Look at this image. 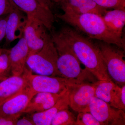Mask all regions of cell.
I'll return each mask as SVG.
<instances>
[{
	"mask_svg": "<svg viewBox=\"0 0 125 125\" xmlns=\"http://www.w3.org/2000/svg\"><path fill=\"white\" fill-rule=\"evenodd\" d=\"M57 32L70 46L80 62L99 80L112 81L96 43L70 27H62Z\"/></svg>",
	"mask_w": 125,
	"mask_h": 125,
	"instance_id": "cell-1",
	"label": "cell"
},
{
	"mask_svg": "<svg viewBox=\"0 0 125 125\" xmlns=\"http://www.w3.org/2000/svg\"><path fill=\"white\" fill-rule=\"evenodd\" d=\"M10 49L3 48L0 54V75L8 77L11 72V67L10 57Z\"/></svg>",
	"mask_w": 125,
	"mask_h": 125,
	"instance_id": "cell-21",
	"label": "cell"
},
{
	"mask_svg": "<svg viewBox=\"0 0 125 125\" xmlns=\"http://www.w3.org/2000/svg\"><path fill=\"white\" fill-rule=\"evenodd\" d=\"M16 7L13 0H0V17L9 14Z\"/></svg>",
	"mask_w": 125,
	"mask_h": 125,
	"instance_id": "cell-24",
	"label": "cell"
},
{
	"mask_svg": "<svg viewBox=\"0 0 125 125\" xmlns=\"http://www.w3.org/2000/svg\"><path fill=\"white\" fill-rule=\"evenodd\" d=\"M28 86L24 72L20 75H12L0 82V105L20 93Z\"/></svg>",
	"mask_w": 125,
	"mask_h": 125,
	"instance_id": "cell-14",
	"label": "cell"
},
{
	"mask_svg": "<svg viewBox=\"0 0 125 125\" xmlns=\"http://www.w3.org/2000/svg\"><path fill=\"white\" fill-rule=\"evenodd\" d=\"M60 5L63 13L69 14L92 13L102 16L107 10L100 7L93 0H65Z\"/></svg>",
	"mask_w": 125,
	"mask_h": 125,
	"instance_id": "cell-15",
	"label": "cell"
},
{
	"mask_svg": "<svg viewBox=\"0 0 125 125\" xmlns=\"http://www.w3.org/2000/svg\"><path fill=\"white\" fill-rule=\"evenodd\" d=\"M94 96V83L83 82L69 90V106L78 113L88 112L90 104Z\"/></svg>",
	"mask_w": 125,
	"mask_h": 125,
	"instance_id": "cell-11",
	"label": "cell"
},
{
	"mask_svg": "<svg viewBox=\"0 0 125 125\" xmlns=\"http://www.w3.org/2000/svg\"><path fill=\"white\" fill-rule=\"evenodd\" d=\"M52 39L58 53L57 67L62 76L67 79L85 81L88 78L87 69H82L80 62L72 48L57 31H50Z\"/></svg>",
	"mask_w": 125,
	"mask_h": 125,
	"instance_id": "cell-3",
	"label": "cell"
},
{
	"mask_svg": "<svg viewBox=\"0 0 125 125\" xmlns=\"http://www.w3.org/2000/svg\"><path fill=\"white\" fill-rule=\"evenodd\" d=\"M102 17L110 31L118 37L123 38L125 24V9L107 10Z\"/></svg>",
	"mask_w": 125,
	"mask_h": 125,
	"instance_id": "cell-19",
	"label": "cell"
},
{
	"mask_svg": "<svg viewBox=\"0 0 125 125\" xmlns=\"http://www.w3.org/2000/svg\"><path fill=\"white\" fill-rule=\"evenodd\" d=\"M36 94L28 85L17 96L0 105V116L19 118Z\"/></svg>",
	"mask_w": 125,
	"mask_h": 125,
	"instance_id": "cell-12",
	"label": "cell"
},
{
	"mask_svg": "<svg viewBox=\"0 0 125 125\" xmlns=\"http://www.w3.org/2000/svg\"><path fill=\"white\" fill-rule=\"evenodd\" d=\"M56 16L71 25L77 31L85 34L90 38L115 45L125 51V41L110 31L102 16L88 13L75 14H58Z\"/></svg>",
	"mask_w": 125,
	"mask_h": 125,
	"instance_id": "cell-2",
	"label": "cell"
},
{
	"mask_svg": "<svg viewBox=\"0 0 125 125\" xmlns=\"http://www.w3.org/2000/svg\"><path fill=\"white\" fill-rule=\"evenodd\" d=\"M8 15L0 17V42L5 36L6 28Z\"/></svg>",
	"mask_w": 125,
	"mask_h": 125,
	"instance_id": "cell-25",
	"label": "cell"
},
{
	"mask_svg": "<svg viewBox=\"0 0 125 125\" xmlns=\"http://www.w3.org/2000/svg\"><path fill=\"white\" fill-rule=\"evenodd\" d=\"M40 4L45 7L52 10L54 3L52 0H37Z\"/></svg>",
	"mask_w": 125,
	"mask_h": 125,
	"instance_id": "cell-28",
	"label": "cell"
},
{
	"mask_svg": "<svg viewBox=\"0 0 125 125\" xmlns=\"http://www.w3.org/2000/svg\"><path fill=\"white\" fill-rule=\"evenodd\" d=\"M28 21L27 15L16 7L8 14L6 28L5 45L7 46L16 39L23 37Z\"/></svg>",
	"mask_w": 125,
	"mask_h": 125,
	"instance_id": "cell-13",
	"label": "cell"
},
{
	"mask_svg": "<svg viewBox=\"0 0 125 125\" xmlns=\"http://www.w3.org/2000/svg\"><path fill=\"white\" fill-rule=\"evenodd\" d=\"M24 72L28 81V85L36 94L48 93L60 94L65 93L85 81L60 76L33 74L27 67Z\"/></svg>",
	"mask_w": 125,
	"mask_h": 125,
	"instance_id": "cell-5",
	"label": "cell"
},
{
	"mask_svg": "<svg viewBox=\"0 0 125 125\" xmlns=\"http://www.w3.org/2000/svg\"><path fill=\"white\" fill-rule=\"evenodd\" d=\"M96 43L112 80L120 87L125 85V51L115 45L102 41H98Z\"/></svg>",
	"mask_w": 125,
	"mask_h": 125,
	"instance_id": "cell-6",
	"label": "cell"
},
{
	"mask_svg": "<svg viewBox=\"0 0 125 125\" xmlns=\"http://www.w3.org/2000/svg\"><path fill=\"white\" fill-rule=\"evenodd\" d=\"M94 85L95 96L112 107L125 111V84L120 87L112 81L99 80Z\"/></svg>",
	"mask_w": 125,
	"mask_h": 125,
	"instance_id": "cell-8",
	"label": "cell"
},
{
	"mask_svg": "<svg viewBox=\"0 0 125 125\" xmlns=\"http://www.w3.org/2000/svg\"><path fill=\"white\" fill-rule=\"evenodd\" d=\"M27 18L23 37L28 48L29 56L37 53L42 49L48 33L46 28L39 21L33 17Z\"/></svg>",
	"mask_w": 125,
	"mask_h": 125,
	"instance_id": "cell-9",
	"label": "cell"
},
{
	"mask_svg": "<svg viewBox=\"0 0 125 125\" xmlns=\"http://www.w3.org/2000/svg\"><path fill=\"white\" fill-rule=\"evenodd\" d=\"M53 2H55V3L58 4L60 5L62 2H63L65 0H52Z\"/></svg>",
	"mask_w": 125,
	"mask_h": 125,
	"instance_id": "cell-29",
	"label": "cell"
},
{
	"mask_svg": "<svg viewBox=\"0 0 125 125\" xmlns=\"http://www.w3.org/2000/svg\"><path fill=\"white\" fill-rule=\"evenodd\" d=\"M100 7L106 9H125V0H93Z\"/></svg>",
	"mask_w": 125,
	"mask_h": 125,
	"instance_id": "cell-23",
	"label": "cell"
},
{
	"mask_svg": "<svg viewBox=\"0 0 125 125\" xmlns=\"http://www.w3.org/2000/svg\"><path fill=\"white\" fill-rule=\"evenodd\" d=\"M28 48L23 37L10 49V57L12 75H20L26 67Z\"/></svg>",
	"mask_w": 125,
	"mask_h": 125,
	"instance_id": "cell-16",
	"label": "cell"
},
{
	"mask_svg": "<svg viewBox=\"0 0 125 125\" xmlns=\"http://www.w3.org/2000/svg\"><path fill=\"white\" fill-rule=\"evenodd\" d=\"M19 118L0 116V125H16Z\"/></svg>",
	"mask_w": 125,
	"mask_h": 125,
	"instance_id": "cell-26",
	"label": "cell"
},
{
	"mask_svg": "<svg viewBox=\"0 0 125 125\" xmlns=\"http://www.w3.org/2000/svg\"><path fill=\"white\" fill-rule=\"evenodd\" d=\"M76 117L68 109L61 110L52 121L51 125H76Z\"/></svg>",
	"mask_w": 125,
	"mask_h": 125,
	"instance_id": "cell-20",
	"label": "cell"
},
{
	"mask_svg": "<svg viewBox=\"0 0 125 125\" xmlns=\"http://www.w3.org/2000/svg\"><path fill=\"white\" fill-rule=\"evenodd\" d=\"M7 77H8L1 76V75H0V82L1 81L3 80L4 79L7 78Z\"/></svg>",
	"mask_w": 125,
	"mask_h": 125,
	"instance_id": "cell-30",
	"label": "cell"
},
{
	"mask_svg": "<svg viewBox=\"0 0 125 125\" xmlns=\"http://www.w3.org/2000/svg\"><path fill=\"white\" fill-rule=\"evenodd\" d=\"M2 49H3V48H1L0 47V53H1V52H2Z\"/></svg>",
	"mask_w": 125,
	"mask_h": 125,
	"instance_id": "cell-31",
	"label": "cell"
},
{
	"mask_svg": "<svg viewBox=\"0 0 125 125\" xmlns=\"http://www.w3.org/2000/svg\"><path fill=\"white\" fill-rule=\"evenodd\" d=\"M88 112L102 125H125V111L112 107L96 96L90 102Z\"/></svg>",
	"mask_w": 125,
	"mask_h": 125,
	"instance_id": "cell-7",
	"label": "cell"
},
{
	"mask_svg": "<svg viewBox=\"0 0 125 125\" xmlns=\"http://www.w3.org/2000/svg\"><path fill=\"white\" fill-rule=\"evenodd\" d=\"M58 57L51 36L48 34L42 49L28 56L26 65L32 73L36 74L62 77L57 69Z\"/></svg>",
	"mask_w": 125,
	"mask_h": 125,
	"instance_id": "cell-4",
	"label": "cell"
},
{
	"mask_svg": "<svg viewBox=\"0 0 125 125\" xmlns=\"http://www.w3.org/2000/svg\"><path fill=\"white\" fill-rule=\"evenodd\" d=\"M16 125H34L33 122L30 117H24L23 118H19L16 122Z\"/></svg>",
	"mask_w": 125,
	"mask_h": 125,
	"instance_id": "cell-27",
	"label": "cell"
},
{
	"mask_svg": "<svg viewBox=\"0 0 125 125\" xmlns=\"http://www.w3.org/2000/svg\"><path fill=\"white\" fill-rule=\"evenodd\" d=\"M102 124L88 112L79 113L76 117V125H101Z\"/></svg>",
	"mask_w": 125,
	"mask_h": 125,
	"instance_id": "cell-22",
	"label": "cell"
},
{
	"mask_svg": "<svg viewBox=\"0 0 125 125\" xmlns=\"http://www.w3.org/2000/svg\"><path fill=\"white\" fill-rule=\"evenodd\" d=\"M14 3L27 17L35 18L42 23L49 31L52 29L55 16L51 9L40 4L37 0H13Z\"/></svg>",
	"mask_w": 125,
	"mask_h": 125,
	"instance_id": "cell-10",
	"label": "cell"
},
{
	"mask_svg": "<svg viewBox=\"0 0 125 125\" xmlns=\"http://www.w3.org/2000/svg\"><path fill=\"white\" fill-rule=\"evenodd\" d=\"M69 90L53 106L43 111L31 114L30 117L34 125H51L52 119L58 112L62 109H68L69 107Z\"/></svg>",
	"mask_w": 125,
	"mask_h": 125,
	"instance_id": "cell-18",
	"label": "cell"
},
{
	"mask_svg": "<svg viewBox=\"0 0 125 125\" xmlns=\"http://www.w3.org/2000/svg\"><path fill=\"white\" fill-rule=\"evenodd\" d=\"M65 93L60 94L37 93L30 101L24 113L31 114L49 109L54 106Z\"/></svg>",
	"mask_w": 125,
	"mask_h": 125,
	"instance_id": "cell-17",
	"label": "cell"
}]
</instances>
